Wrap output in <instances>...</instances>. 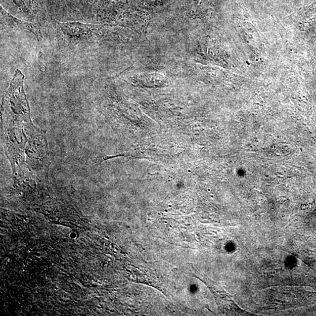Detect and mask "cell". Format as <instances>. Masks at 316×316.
Instances as JSON below:
<instances>
[{"mask_svg": "<svg viewBox=\"0 0 316 316\" xmlns=\"http://www.w3.org/2000/svg\"><path fill=\"white\" fill-rule=\"evenodd\" d=\"M4 146L16 177L48 173L46 136L33 125L25 92L10 91L2 100Z\"/></svg>", "mask_w": 316, "mask_h": 316, "instance_id": "obj_1", "label": "cell"}, {"mask_svg": "<svg viewBox=\"0 0 316 316\" xmlns=\"http://www.w3.org/2000/svg\"><path fill=\"white\" fill-rule=\"evenodd\" d=\"M57 25L62 34L70 42L81 41L92 37L94 25L77 22H57Z\"/></svg>", "mask_w": 316, "mask_h": 316, "instance_id": "obj_2", "label": "cell"}, {"mask_svg": "<svg viewBox=\"0 0 316 316\" xmlns=\"http://www.w3.org/2000/svg\"><path fill=\"white\" fill-rule=\"evenodd\" d=\"M1 15L2 20L3 21L4 23L10 26V27L25 29V30H27L32 32L33 34L35 35L36 38L39 41L40 39H41V33H40L38 28L35 27L34 25L29 23V22H28L18 20V18L7 13L5 10L3 9L2 7H1Z\"/></svg>", "mask_w": 316, "mask_h": 316, "instance_id": "obj_3", "label": "cell"}, {"mask_svg": "<svg viewBox=\"0 0 316 316\" xmlns=\"http://www.w3.org/2000/svg\"><path fill=\"white\" fill-rule=\"evenodd\" d=\"M159 168L157 165H152L149 167L148 169V173L150 174V175H155L159 173Z\"/></svg>", "mask_w": 316, "mask_h": 316, "instance_id": "obj_4", "label": "cell"}]
</instances>
